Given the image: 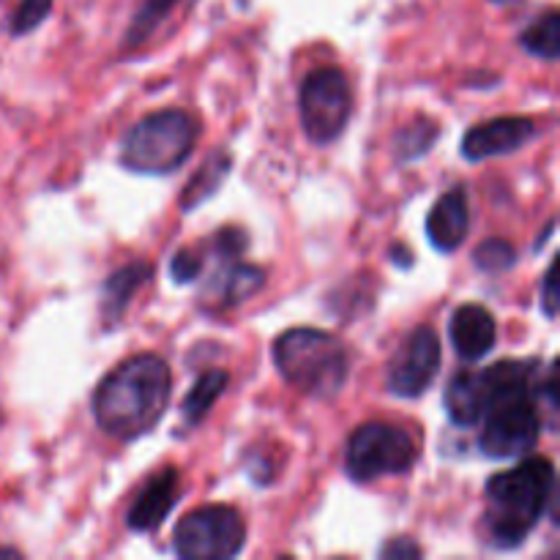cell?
<instances>
[{"instance_id": "4fadbf2b", "label": "cell", "mask_w": 560, "mask_h": 560, "mask_svg": "<svg viewBox=\"0 0 560 560\" xmlns=\"http://www.w3.org/2000/svg\"><path fill=\"white\" fill-rule=\"evenodd\" d=\"M452 345L465 361H481L498 339V323L492 312L481 304H463L448 320Z\"/></svg>"}, {"instance_id": "ba28073f", "label": "cell", "mask_w": 560, "mask_h": 560, "mask_svg": "<svg viewBox=\"0 0 560 560\" xmlns=\"http://www.w3.org/2000/svg\"><path fill=\"white\" fill-rule=\"evenodd\" d=\"M175 556L184 560H230L246 545V523L235 509L213 503L175 525Z\"/></svg>"}, {"instance_id": "3957f363", "label": "cell", "mask_w": 560, "mask_h": 560, "mask_svg": "<svg viewBox=\"0 0 560 560\" xmlns=\"http://www.w3.org/2000/svg\"><path fill=\"white\" fill-rule=\"evenodd\" d=\"M556 495V468L547 457H525L517 468L487 481V536L498 550H514L528 539Z\"/></svg>"}, {"instance_id": "8fae6325", "label": "cell", "mask_w": 560, "mask_h": 560, "mask_svg": "<svg viewBox=\"0 0 560 560\" xmlns=\"http://www.w3.org/2000/svg\"><path fill=\"white\" fill-rule=\"evenodd\" d=\"M470 230V206L465 189L443 191L427 217V238L438 252H457L465 244Z\"/></svg>"}, {"instance_id": "4316f807", "label": "cell", "mask_w": 560, "mask_h": 560, "mask_svg": "<svg viewBox=\"0 0 560 560\" xmlns=\"http://www.w3.org/2000/svg\"><path fill=\"white\" fill-rule=\"evenodd\" d=\"M492 3H495V5H514V3H520V0H492Z\"/></svg>"}, {"instance_id": "30bf717a", "label": "cell", "mask_w": 560, "mask_h": 560, "mask_svg": "<svg viewBox=\"0 0 560 560\" xmlns=\"http://www.w3.org/2000/svg\"><path fill=\"white\" fill-rule=\"evenodd\" d=\"M536 137V124L530 118H495L474 126L463 137V156L468 162H485L492 156H506V153L520 151Z\"/></svg>"}, {"instance_id": "603a6c76", "label": "cell", "mask_w": 560, "mask_h": 560, "mask_svg": "<svg viewBox=\"0 0 560 560\" xmlns=\"http://www.w3.org/2000/svg\"><path fill=\"white\" fill-rule=\"evenodd\" d=\"M49 11H52V0H20L16 11L11 14L9 31L14 36H25V33L36 31L47 20Z\"/></svg>"}, {"instance_id": "83f0119b", "label": "cell", "mask_w": 560, "mask_h": 560, "mask_svg": "<svg viewBox=\"0 0 560 560\" xmlns=\"http://www.w3.org/2000/svg\"><path fill=\"white\" fill-rule=\"evenodd\" d=\"M0 556H5V558L14 556V558H16V552H14V550H5V547H0Z\"/></svg>"}, {"instance_id": "ac0fdd59", "label": "cell", "mask_w": 560, "mask_h": 560, "mask_svg": "<svg viewBox=\"0 0 560 560\" xmlns=\"http://www.w3.org/2000/svg\"><path fill=\"white\" fill-rule=\"evenodd\" d=\"M230 375L224 370H208L197 377L195 388L186 394L184 405H180V413H184V421L189 427H197L208 413H211L213 405L219 402V397L228 388Z\"/></svg>"}, {"instance_id": "cb8c5ba5", "label": "cell", "mask_w": 560, "mask_h": 560, "mask_svg": "<svg viewBox=\"0 0 560 560\" xmlns=\"http://www.w3.org/2000/svg\"><path fill=\"white\" fill-rule=\"evenodd\" d=\"M202 266H206V260H202L200 252L180 249L178 255L173 257V262H170V273H173L175 282L186 284V282H195V279L200 277Z\"/></svg>"}, {"instance_id": "5bb4252c", "label": "cell", "mask_w": 560, "mask_h": 560, "mask_svg": "<svg viewBox=\"0 0 560 560\" xmlns=\"http://www.w3.org/2000/svg\"><path fill=\"white\" fill-rule=\"evenodd\" d=\"M443 405L452 419V424L476 427L487 410V383L485 375L476 370H463L448 381L446 394H443Z\"/></svg>"}, {"instance_id": "8992f818", "label": "cell", "mask_w": 560, "mask_h": 560, "mask_svg": "<svg viewBox=\"0 0 560 560\" xmlns=\"http://www.w3.org/2000/svg\"><path fill=\"white\" fill-rule=\"evenodd\" d=\"M416 459H419V443L408 430L370 421L350 435L345 470L353 481H375L381 476L408 474Z\"/></svg>"}, {"instance_id": "ffe728a7", "label": "cell", "mask_w": 560, "mask_h": 560, "mask_svg": "<svg viewBox=\"0 0 560 560\" xmlns=\"http://www.w3.org/2000/svg\"><path fill=\"white\" fill-rule=\"evenodd\" d=\"M438 129L435 120H416V124H408L405 129H399L397 140H394V151H397L399 162H413V159H421L432 145H435Z\"/></svg>"}, {"instance_id": "44dd1931", "label": "cell", "mask_w": 560, "mask_h": 560, "mask_svg": "<svg viewBox=\"0 0 560 560\" xmlns=\"http://www.w3.org/2000/svg\"><path fill=\"white\" fill-rule=\"evenodd\" d=\"M476 268H481L485 273H506L509 268L517 262V252L509 241L503 238H490L485 244H479V249L474 252Z\"/></svg>"}, {"instance_id": "d4e9b609", "label": "cell", "mask_w": 560, "mask_h": 560, "mask_svg": "<svg viewBox=\"0 0 560 560\" xmlns=\"http://www.w3.org/2000/svg\"><path fill=\"white\" fill-rule=\"evenodd\" d=\"M558 301H560V290H558V266L550 262L545 273V288H541V312L547 317H556L558 315Z\"/></svg>"}, {"instance_id": "5b68a950", "label": "cell", "mask_w": 560, "mask_h": 560, "mask_svg": "<svg viewBox=\"0 0 560 560\" xmlns=\"http://www.w3.org/2000/svg\"><path fill=\"white\" fill-rule=\"evenodd\" d=\"M200 137V124L186 109L167 107L145 115L126 131L120 164L129 173L167 175L184 167Z\"/></svg>"}, {"instance_id": "e0dca14e", "label": "cell", "mask_w": 560, "mask_h": 560, "mask_svg": "<svg viewBox=\"0 0 560 560\" xmlns=\"http://www.w3.org/2000/svg\"><path fill=\"white\" fill-rule=\"evenodd\" d=\"M230 170H233V159H230L228 151L219 148V151L213 153V156H208L206 164L189 178L184 195H180V211H195V208L202 206L208 197L217 195L219 186H222L224 178L230 175Z\"/></svg>"}, {"instance_id": "277c9868", "label": "cell", "mask_w": 560, "mask_h": 560, "mask_svg": "<svg viewBox=\"0 0 560 560\" xmlns=\"http://www.w3.org/2000/svg\"><path fill=\"white\" fill-rule=\"evenodd\" d=\"M279 375L310 397H337L350 375L348 348L320 328H290L273 342Z\"/></svg>"}, {"instance_id": "d6986e66", "label": "cell", "mask_w": 560, "mask_h": 560, "mask_svg": "<svg viewBox=\"0 0 560 560\" xmlns=\"http://www.w3.org/2000/svg\"><path fill=\"white\" fill-rule=\"evenodd\" d=\"M523 47L541 60H558L560 55V14L547 11L545 16L523 31Z\"/></svg>"}, {"instance_id": "7402d4cb", "label": "cell", "mask_w": 560, "mask_h": 560, "mask_svg": "<svg viewBox=\"0 0 560 560\" xmlns=\"http://www.w3.org/2000/svg\"><path fill=\"white\" fill-rule=\"evenodd\" d=\"M175 3H178V0H145V3L140 5V11L135 14V20H131L129 44L145 42L153 33V27L173 11Z\"/></svg>"}, {"instance_id": "2e32d148", "label": "cell", "mask_w": 560, "mask_h": 560, "mask_svg": "<svg viewBox=\"0 0 560 560\" xmlns=\"http://www.w3.org/2000/svg\"><path fill=\"white\" fill-rule=\"evenodd\" d=\"M262 284H266V271L260 266L230 260V266L219 273V282L213 293H217V304L222 310H230V306L244 304L252 295L260 293Z\"/></svg>"}, {"instance_id": "6da1fadb", "label": "cell", "mask_w": 560, "mask_h": 560, "mask_svg": "<svg viewBox=\"0 0 560 560\" xmlns=\"http://www.w3.org/2000/svg\"><path fill=\"white\" fill-rule=\"evenodd\" d=\"M173 392L170 364L156 353L120 361L93 394L98 430L118 441H137L162 421Z\"/></svg>"}, {"instance_id": "9a60e30c", "label": "cell", "mask_w": 560, "mask_h": 560, "mask_svg": "<svg viewBox=\"0 0 560 560\" xmlns=\"http://www.w3.org/2000/svg\"><path fill=\"white\" fill-rule=\"evenodd\" d=\"M151 273H153V266L145 260H135V262H129V266L118 268V271H115L102 288L104 320L115 323L118 317H124L126 310H129L131 299H135L137 290H140L142 284L151 279Z\"/></svg>"}, {"instance_id": "9c48e42d", "label": "cell", "mask_w": 560, "mask_h": 560, "mask_svg": "<svg viewBox=\"0 0 560 560\" xmlns=\"http://www.w3.org/2000/svg\"><path fill=\"white\" fill-rule=\"evenodd\" d=\"M441 339L432 326H419L405 337L386 372V386L394 397L416 399L435 383L441 372Z\"/></svg>"}, {"instance_id": "7c38bea8", "label": "cell", "mask_w": 560, "mask_h": 560, "mask_svg": "<svg viewBox=\"0 0 560 560\" xmlns=\"http://www.w3.org/2000/svg\"><path fill=\"white\" fill-rule=\"evenodd\" d=\"M180 498V476L178 468H164L148 481L140 490V495L131 503L129 514H126V523H129L131 530H145L159 528L164 523L170 512L175 509Z\"/></svg>"}, {"instance_id": "484cf974", "label": "cell", "mask_w": 560, "mask_h": 560, "mask_svg": "<svg viewBox=\"0 0 560 560\" xmlns=\"http://www.w3.org/2000/svg\"><path fill=\"white\" fill-rule=\"evenodd\" d=\"M383 558H419L421 550L410 539H394L381 550Z\"/></svg>"}, {"instance_id": "7a4b0ae2", "label": "cell", "mask_w": 560, "mask_h": 560, "mask_svg": "<svg viewBox=\"0 0 560 560\" xmlns=\"http://www.w3.org/2000/svg\"><path fill=\"white\" fill-rule=\"evenodd\" d=\"M487 383V410L481 416V452L495 459H517L539 443L541 413L536 408V361H498L481 372Z\"/></svg>"}, {"instance_id": "52a82bcc", "label": "cell", "mask_w": 560, "mask_h": 560, "mask_svg": "<svg viewBox=\"0 0 560 560\" xmlns=\"http://www.w3.org/2000/svg\"><path fill=\"white\" fill-rule=\"evenodd\" d=\"M301 126L315 145H331L348 129L353 113V88L337 66H320L301 82Z\"/></svg>"}]
</instances>
